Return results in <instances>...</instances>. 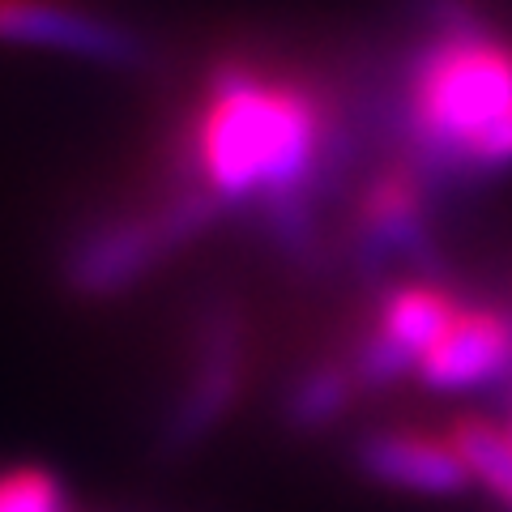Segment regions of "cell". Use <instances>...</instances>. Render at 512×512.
<instances>
[{
    "label": "cell",
    "mask_w": 512,
    "mask_h": 512,
    "mask_svg": "<svg viewBox=\"0 0 512 512\" xmlns=\"http://www.w3.org/2000/svg\"><path fill=\"white\" fill-rule=\"evenodd\" d=\"M508 431H512V423H508Z\"/></svg>",
    "instance_id": "4fadbf2b"
},
{
    "label": "cell",
    "mask_w": 512,
    "mask_h": 512,
    "mask_svg": "<svg viewBox=\"0 0 512 512\" xmlns=\"http://www.w3.org/2000/svg\"><path fill=\"white\" fill-rule=\"evenodd\" d=\"M448 440L466 461L470 483H478L512 512V431L487 419H461Z\"/></svg>",
    "instance_id": "8fae6325"
},
{
    "label": "cell",
    "mask_w": 512,
    "mask_h": 512,
    "mask_svg": "<svg viewBox=\"0 0 512 512\" xmlns=\"http://www.w3.org/2000/svg\"><path fill=\"white\" fill-rule=\"evenodd\" d=\"M355 466L376 487H389L402 495H427V500L461 495L470 487V470L453 448V440L410 431V427L367 431L355 448Z\"/></svg>",
    "instance_id": "52a82bcc"
},
{
    "label": "cell",
    "mask_w": 512,
    "mask_h": 512,
    "mask_svg": "<svg viewBox=\"0 0 512 512\" xmlns=\"http://www.w3.org/2000/svg\"><path fill=\"white\" fill-rule=\"evenodd\" d=\"M461 303L431 282H397L380 299L372 329L350 359L359 389H380V384L402 380L419 367V359L440 342V333L453 325Z\"/></svg>",
    "instance_id": "277c9868"
},
{
    "label": "cell",
    "mask_w": 512,
    "mask_h": 512,
    "mask_svg": "<svg viewBox=\"0 0 512 512\" xmlns=\"http://www.w3.org/2000/svg\"><path fill=\"white\" fill-rule=\"evenodd\" d=\"M0 43L43 47L111 69H141L150 60L146 39L133 26L73 0H0Z\"/></svg>",
    "instance_id": "8992f818"
},
{
    "label": "cell",
    "mask_w": 512,
    "mask_h": 512,
    "mask_svg": "<svg viewBox=\"0 0 512 512\" xmlns=\"http://www.w3.org/2000/svg\"><path fill=\"white\" fill-rule=\"evenodd\" d=\"M333 150V120L308 82L222 60L205 77L201 103L184 124L180 184H192L222 210H261L274 239L308 248V188Z\"/></svg>",
    "instance_id": "6da1fadb"
},
{
    "label": "cell",
    "mask_w": 512,
    "mask_h": 512,
    "mask_svg": "<svg viewBox=\"0 0 512 512\" xmlns=\"http://www.w3.org/2000/svg\"><path fill=\"white\" fill-rule=\"evenodd\" d=\"M244 393V320L235 312H210L192 346V363L184 376L180 397L171 402L163 444L167 448H192L235 410Z\"/></svg>",
    "instance_id": "5b68a950"
},
{
    "label": "cell",
    "mask_w": 512,
    "mask_h": 512,
    "mask_svg": "<svg viewBox=\"0 0 512 512\" xmlns=\"http://www.w3.org/2000/svg\"><path fill=\"white\" fill-rule=\"evenodd\" d=\"M512 367V316L491 308H461L440 342L419 359V380L431 393L487 389Z\"/></svg>",
    "instance_id": "ba28073f"
},
{
    "label": "cell",
    "mask_w": 512,
    "mask_h": 512,
    "mask_svg": "<svg viewBox=\"0 0 512 512\" xmlns=\"http://www.w3.org/2000/svg\"><path fill=\"white\" fill-rule=\"evenodd\" d=\"M222 214L227 210L210 192L175 180L163 201L103 218L77 235L69 244V256H64V282L86 299L120 295L133 282L154 274L163 261H171L184 244L205 235Z\"/></svg>",
    "instance_id": "3957f363"
},
{
    "label": "cell",
    "mask_w": 512,
    "mask_h": 512,
    "mask_svg": "<svg viewBox=\"0 0 512 512\" xmlns=\"http://www.w3.org/2000/svg\"><path fill=\"white\" fill-rule=\"evenodd\" d=\"M69 495L52 470L22 466L0 474V512H64Z\"/></svg>",
    "instance_id": "7c38bea8"
},
{
    "label": "cell",
    "mask_w": 512,
    "mask_h": 512,
    "mask_svg": "<svg viewBox=\"0 0 512 512\" xmlns=\"http://www.w3.org/2000/svg\"><path fill=\"white\" fill-rule=\"evenodd\" d=\"M355 389L359 384H355L350 363H316L286 389L282 414L295 431H325L346 414Z\"/></svg>",
    "instance_id": "30bf717a"
},
{
    "label": "cell",
    "mask_w": 512,
    "mask_h": 512,
    "mask_svg": "<svg viewBox=\"0 0 512 512\" xmlns=\"http://www.w3.org/2000/svg\"><path fill=\"white\" fill-rule=\"evenodd\" d=\"M359 261L367 269H384L393 261H423L431 252L423 197H419V175L414 171H384L367 184L359 201Z\"/></svg>",
    "instance_id": "9c48e42d"
},
{
    "label": "cell",
    "mask_w": 512,
    "mask_h": 512,
    "mask_svg": "<svg viewBox=\"0 0 512 512\" xmlns=\"http://www.w3.org/2000/svg\"><path fill=\"white\" fill-rule=\"evenodd\" d=\"M406 133L427 175L512 167V47L461 5H436V30L414 52Z\"/></svg>",
    "instance_id": "7a4b0ae2"
}]
</instances>
